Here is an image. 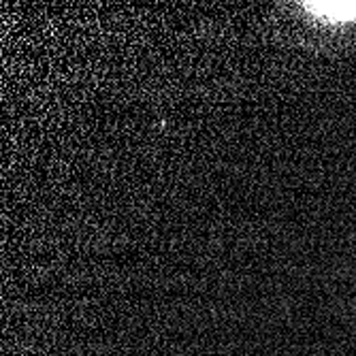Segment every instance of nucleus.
Masks as SVG:
<instances>
[{
  "label": "nucleus",
  "instance_id": "1",
  "mask_svg": "<svg viewBox=\"0 0 356 356\" xmlns=\"http://www.w3.org/2000/svg\"><path fill=\"white\" fill-rule=\"evenodd\" d=\"M303 7L307 13L331 19V22L356 19V3H305Z\"/></svg>",
  "mask_w": 356,
  "mask_h": 356
}]
</instances>
